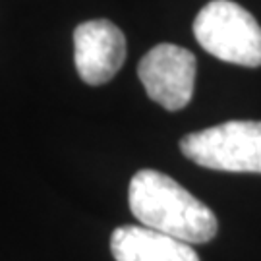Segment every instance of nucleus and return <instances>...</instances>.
<instances>
[{
  "mask_svg": "<svg viewBox=\"0 0 261 261\" xmlns=\"http://www.w3.org/2000/svg\"><path fill=\"white\" fill-rule=\"evenodd\" d=\"M128 201L141 226L186 244H205L217 234L215 213L176 180L159 170H140L130 180Z\"/></svg>",
  "mask_w": 261,
  "mask_h": 261,
  "instance_id": "nucleus-1",
  "label": "nucleus"
},
{
  "mask_svg": "<svg viewBox=\"0 0 261 261\" xmlns=\"http://www.w3.org/2000/svg\"><path fill=\"white\" fill-rule=\"evenodd\" d=\"M197 43L215 58L230 64L261 66V25L232 0H211L194 19Z\"/></svg>",
  "mask_w": 261,
  "mask_h": 261,
  "instance_id": "nucleus-2",
  "label": "nucleus"
},
{
  "mask_svg": "<svg viewBox=\"0 0 261 261\" xmlns=\"http://www.w3.org/2000/svg\"><path fill=\"white\" fill-rule=\"evenodd\" d=\"M180 149L199 167L261 174V122L230 120L188 134Z\"/></svg>",
  "mask_w": 261,
  "mask_h": 261,
  "instance_id": "nucleus-3",
  "label": "nucleus"
},
{
  "mask_svg": "<svg viewBox=\"0 0 261 261\" xmlns=\"http://www.w3.org/2000/svg\"><path fill=\"white\" fill-rule=\"evenodd\" d=\"M196 70V56L188 48L161 43L141 58L138 75L151 101L174 112L192 101Z\"/></svg>",
  "mask_w": 261,
  "mask_h": 261,
  "instance_id": "nucleus-4",
  "label": "nucleus"
},
{
  "mask_svg": "<svg viewBox=\"0 0 261 261\" xmlns=\"http://www.w3.org/2000/svg\"><path fill=\"white\" fill-rule=\"evenodd\" d=\"M126 60V37L109 19H91L74 31V62L89 85L111 82Z\"/></svg>",
  "mask_w": 261,
  "mask_h": 261,
  "instance_id": "nucleus-5",
  "label": "nucleus"
},
{
  "mask_svg": "<svg viewBox=\"0 0 261 261\" xmlns=\"http://www.w3.org/2000/svg\"><path fill=\"white\" fill-rule=\"evenodd\" d=\"M116 261H199L192 244L147 226H120L111 236Z\"/></svg>",
  "mask_w": 261,
  "mask_h": 261,
  "instance_id": "nucleus-6",
  "label": "nucleus"
}]
</instances>
